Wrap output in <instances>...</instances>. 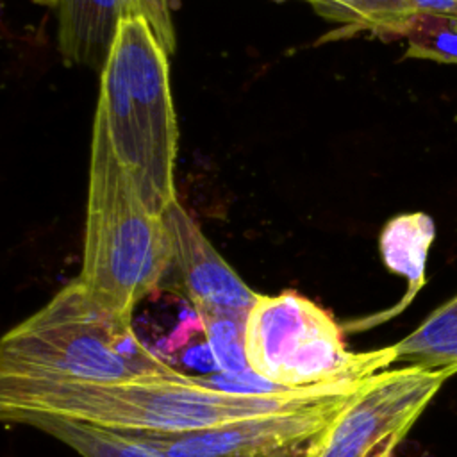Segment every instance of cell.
<instances>
[{
    "instance_id": "9",
    "label": "cell",
    "mask_w": 457,
    "mask_h": 457,
    "mask_svg": "<svg viewBox=\"0 0 457 457\" xmlns=\"http://www.w3.org/2000/svg\"><path fill=\"white\" fill-rule=\"evenodd\" d=\"M127 16V0H59L57 48L62 61L100 73Z\"/></svg>"
},
{
    "instance_id": "10",
    "label": "cell",
    "mask_w": 457,
    "mask_h": 457,
    "mask_svg": "<svg viewBox=\"0 0 457 457\" xmlns=\"http://www.w3.org/2000/svg\"><path fill=\"white\" fill-rule=\"evenodd\" d=\"M434 239L436 225L425 212L398 214L391 218L380 232L378 248L386 268L405 277L409 282V293L400 309L409 303L425 284V262Z\"/></svg>"
},
{
    "instance_id": "1",
    "label": "cell",
    "mask_w": 457,
    "mask_h": 457,
    "mask_svg": "<svg viewBox=\"0 0 457 457\" xmlns=\"http://www.w3.org/2000/svg\"><path fill=\"white\" fill-rule=\"evenodd\" d=\"M362 380L346 378L280 393H232L205 387L182 371L107 384L0 378V416L20 425L36 418H61L118 432L177 434L305 405Z\"/></svg>"
},
{
    "instance_id": "2",
    "label": "cell",
    "mask_w": 457,
    "mask_h": 457,
    "mask_svg": "<svg viewBox=\"0 0 457 457\" xmlns=\"http://www.w3.org/2000/svg\"><path fill=\"white\" fill-rule=\"evenodd\" d=\"M177 373L136 337L129 320L100 305L79 278L0 341V378L107 384Z\"/></svg>"
},
{
    "instance_id": "4",
    "label": "cell",
    "mask_w": 457,
    "mask_h": 457,
    "mask_svg": "<svg viewBox=\"0 0 457 457\" xmlns=\"http://www.w3.org/2000/svg\"><path fill=\"white\" fill-rule=\"evenodd\" d=\"M168 55L143 16L123 18L100 71L96 107L116 159L155 214H162L177 198L173 170L179 127Z\"/></svg>"
},
{
    "instance_id": "8",
    "label": "cell",
    "mask_w": 457,
    "mask_h": 457,
    "mask_svg": "<svg viewBox=\"0 0 457 457\" xmlns=\"http://www.w3.org/2000/svg\"><path fill=\"white\" fill-rule=\"evenodd\" d=\"M171 245V268L195 311L250 312L259 293L250 289L220 255L202 228L175 198L161 214Z\"/></svg>"
},
{
    "instance_id": "3",
    "label": "cell",
    "mask_w": 457,
    "mask_h": 457,
    "mask_svg": "<svg viewBox=\"0 0 457 457\" xmlns=\"http://www.w3.org/2000/svg\"><path fill=\"white\" fill-rule=\"evenodd\" d=\"M171 268L162 216L152 212L134 179L112 152L104 120L95 114L84 253L79 280L105 309L132 318Z\"/></svg>"
},
{
    "instance_id": "12",
    "label": "cell",
    "mask_w": 457,
    "mask_h": 457,
    "mask_svg": "<svg viewBox=\"0 0 457 457\" xmlns=\"http://www.w3.org/2000/svg\"><path fill=\"white\" fill-rule=\"evenodd\" d=\"M27 425L54 436L82 457H168L159 448L127 432L61 418H36Z\"/></svg>"
},
{
    "instance_id": "15",
    "label": "cell",
    "mask_w": 457,
    "mask_h": 457,
    "mask_svg": "<svg viewBox=\"0 0 457 457\" xmlns=\"http://www.w3.org/2000/svg\"><path fill=\"white\" fill-rule=\"evenodd\" d=\"M405 37V57L457 64V18L416 12Z\"/></svg>"
},
{
    "instance_id": "5",
    "label": "cell",
    "mask_w": 457,
    "mask_h": 457,
    "mask_svg": "<svg viewBox=\"0 0 457 457\" xmlns=\"http://www.w3.org/2000/svg\"><path fill=\"white\" fill-rule=\"evenodd\" d=\"M245 350L255 375L287 391L366 378L396 362L395 345L350 352L334 318L295 291L259 295L248 312Z\"/></svg>"
},
{
    "instance_id": "7",
    "label": "cell",
    "mask_w": 457,
    "mask_h": 457,
    "mask_svg": "<svg viewBox=\"0 0 457 457\" xmlns=\"http://www.w3.org/2000/svg\"><path fill=\"white\" fill-rule=\"evenodd\" d=\"M236 423L195 432H127L168 457H305L341 409L362 387Z\"/></svg>"
},
{
    "instance_id": "17",
    "label": "cell",
    "mask_w": 457,
    "mask_h": 457,
    "mask_svg": "<svg viewBox=\"0 0 457 457\" xmlns=\"http://www.w3.org/2000/svg\"><path fill=\"white\" fill-rule=\"evenodd\" d=\"M418 12L457 18V0H412Z\"/></svg>"
},
{
    "instance_id": "14",
    "label": "cell",
    "mask_w": 457,
    "mask_h": 457,
    "mask_svg": "<svg viewBox=\"0 0 457 457\" xmlns=\"http://www.w3.org/2000/svg\"><path fill=\"white\" fill-rule=\"evenodd\" d=\"M216 368L221 373H248L250 364L245 350L246 320L245 311L202 309L196 311Z\"/></svg>"
},
{
    "instance_id": "16",
    "label": "cell",
    "mask_w": 457,
    "mask_h": 457,
    "mask_svg": "<svg viewBox=\"0 0 457 457\" xmlns=\"http://www.w3.org/2000/svg\"><path fill=\"white\" fill-rule=\"evenodd\" d=\"M127 9L129 16H143L148 21L157 41L168 54L175 52L177 37L168 0H127Z\"/></svg>"
},
{
    "instance_id": "13",
    "label": "cell",
    "mask_w": 457,
    "mask_h": 457,
    "mask_svg": "<svg viewBox=\"0 0 457 457\" xmlns=\"http://www.w3.org/2000/svg\"><path fill=\"white\" fill-rule=\"evenodd\" d=\"M321 16L368 29L377 36H405L409 21L418 12L412 0H309Z\"/></svg>"
},
{
    "instance_id": "6",
    "label": "cell",
    "mask_w": 457,
    "mask_h": 457,
    "mask_svg": "<svg viewBox=\"0 0 457 457\" xmlns=\"http://www.w3.org/2000/svg\"><path fill=\"white\" fill-rule=\"evenodd\" d=\"M457 368L382 370L366 378L305 457H393Z\"/></svg>"
},
{
    "instance_id": "11",
    "label": "cell",
    "mask_w": 457,
    "mask_h": 457,
    "mask_svg": "<svg viewBox=\"0 0 457 457\" xmlns=\"http://www.w3.org/2000/svg\"><path fill=\"white\" fill-rule=\"evenodd\" d=\"M396 362L427 370L457 368V295L395 345Z\"/></svg>"
}]
</instances>
